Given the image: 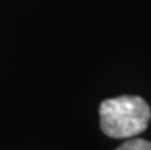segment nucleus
<instances>
[{
    "label": "nucleus",
    "instance_id": "f257e3e1",
    "mask_svg": "<svg viewBox=\"0 0 151 150\" xmlns=\"http://www.w3.org/2000/svg\"><path fill=\"white\" fill-rule=\"evenodd\" d=\"M151 120L148 103L134 95L104 100L99 106L101 130L114 139L134 138L147 130Z\"/></svg>",
    "mask_w": 151,
    "mask_h": 150
},
{
    "label": "nucleus",
    "instance_id": "f03ea898",
    "mask_svg": "<svg viewBox=\"0 0 151 150\" xmlns=\"http://www.w3.org/2000/svg\"><path fill=\"white\" fill-rule=\"evenodd\" d=\"M116 150H151V143L148 139L134 136L133 139H127L125 143H122Z\"/></svg>",
    "mask_w": 151,
    "mask_h": 150
}]
</instances>
